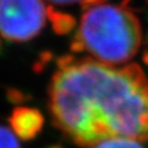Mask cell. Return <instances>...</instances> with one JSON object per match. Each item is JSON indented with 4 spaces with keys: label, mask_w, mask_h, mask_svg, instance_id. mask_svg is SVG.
<instances>
[{
    "label": "cell",
    "mask_w": 148,
    "mask_h": 148,
    "mask_svg": "<svg viewBox=\"0 0 148 148\" xmlns=\"http://www.w3.org/2000/svg\"><path fill=\"white\" fill-rule=\"evenodd\" d=\"M147 42H148V36H147Z\"/></svg>",
    "instance_id": "obj_14"
},
{
    "label": "cell",
    "mask_w": 148,
    "mask_h": 148,
    "mask_svg": "<svg viewBox=\"0 0 148 148\" xmlns=\"http://www.w3.org/2000/svg\"><path fill=\"white\" fill-rule=\"evenodd\" d=\"M6 96H7V99L11 103H14V104H21V103H23V101L27 100L26 95L22 91L18 90V89H12V88L7 89Z\"/></svg>",
    "instance_id": "obj_8"
},
{
    "label": "cell",
    "mask_w": 148,
    "mask_h": 148,
    "mask_svg": "<svg viewBox=\"0 0 148 148\" xmlns=\"http://www.w3.org/2000/svg\"><path fill=\"white\" fill-rule=\"evenodd\" d=\"M1 49H3V45H1V40H0V53H1Z\"/></svg>",
    "instance_id": "obj_13"
},
{
    "label": "cell",
    "mask_w": 148,
    "mask_h": 148,
    "mask_svg": "<svg viewBox=\"0 0 148 148\" xmlns=\"http://www.w3.org/2000/svg\"><path fill=\"white\" fill-rule=\"evenodd\" d=\"M0 148H21L12 131L3 125H0Z\"/></svg>",
    "instance_id": "obj_7"
},
{
    "label": "cell",
    "mask_w": 148,
    "mask_h": 148,
    "mask_svg": "<svg viewBox=\"0 0 148 148\" xmlns=\"http://www.w3.org/2000/svg\"><path fill=\"white\" fill-rule=\"evenodd\" d=\"M142 58H143L145 63H146V64H148V48L145 50V53H143V57H142Z\"/></svg>",
    "instance_id": "obj_11"
},
{
    "label": "cell",
    "mask_w": 148,
    "mask_h": 148,
    "mask_svg": "<svg viewBox=\"0 0 148 148\" xmlns=\"http://www.w3.org/2000/svg\"><path fill=\"white\" fill-rule=\"evenodd\" d=\"M107 0H81V7L82 10L85 12L88 10H91L93 7H97V6H100V5H104Z\"/></svg>",
    "instance_id": "obj_9"
},
{
    "label": "cell",
    "mask_w": 148,
    "mask_h": 148,
    "mask_svg": "<svg viewBox=\"0 0 148 148\" xmlns=\"http://www.w3.org/2000/svg\"><path fill=\"white\" fill-rule=\"evenodd\" d=\"M8 123L19 139L29 141L42 131L45 119L38 108L18 106L13 110Z\"/></svg>",
    "instance_id": "obj_4"
},
{
    "label": "cell",
    "mask_w": 148,
    "mask_h": 148,
    "mask_svg": "<svg viewBox=\"0 0 148 148\" xmlns=\"http://www.w3.org/2000/svg\"><path fill=\"white\" fill-rule=\"evenodd\" d=\"M48 148H63V147L60 146V145H54V146H50V147H48Z\"/></svg>",
    "instance_id": "obj_12"
},
{
    "label": "cell",
    "mask_w": 148,
    "mask_h": 148,
    "mask_svg": "<svg viewBox=\"0 0 148 148\" xmlns=\"http://www.w3.org/2000/svg\"><path fill=\"white\" fill-rule=\"evenodd\" d=\"M89 148H143L138 140L123 138V136H114L104 139Z\"/></svg>",
    "instance_id": "obj_6"
},
{
    "label": "cell",
    "mask_w": 148,
    "mask_h": 148,
    "mask_svg": "<svg viewBox=\"0 0 148 148\" xmlns=\"http://www.w3.org/2000/svg\"><path fill=\"white\" fill-rule=\"evenodd\" d=\"M128 1L85 11L71 41V51L86 50L98 62L111 66L132 60L140 49L142 29L140 20L127 6Z\"/></svg>",
    "instance_id": "obj_2"
},
{
    "label": "cell",
    "mask_w": 148,
    "mask_h": 148,
    "mask_svg": "<svg viewBox=\"0 0 148 148\" xmlns=\"http://www.w3.org/2000/svg\"><path fill=\"white\" fill-rule=\"evenodd\" d=\"M47 19L42 0H0V35L8 41L26 42L36 38Z\"/></svg>",
    "instance_id": "obj_3"
},
{
    "label": "cell",
    "mask_w": 148,
    "mask_h": 148,
    "mask_svg": "<svg viewBox=\"0 0 148 148\" xmlns=\"http://www.w3.org/2000/svg\"><path fill=\"white\" fill-rule=\"evenodd\" d=\"M53 4L56 5H70V4H75L77 1H81V0H49Z\"/></svg>",
    "instance_id": "obj_10"
},
{
    "label": "cell",
    "mask_w": 148,
    "mask_h": 148,
    "mask_svg": "<svg viewBox=\"0 0 148 148\" xmlns=\"http://www.w3.org/2000/svg\"><path fill=\"white\" fill-rule=\"evenodd\" d=\"M47 18L50 20L53 30L57 35H66L69 34L76 25V20L71 14L57 11L53 7L47 8Z\"/></svg>",
    "instance_id": "obj_5"
},
{
    "label": "cell",
    "mask_w": 148,
    "mask_h": 148,
    "mask_svg": "<svg viewBox=\"0 0 148 148\" xmlns=\"http://www.w3.org/2000/svg\"><path fill=\"white\" fill-rule=\"evenodd\" d=\"M147 1H148V0H147Z\"/></svg>",
    "instance_id": "obj_15"
},
{
    "label": "cell",
    "mask_w": 148,
    "mask_h": 148,
    "mask_svg": "<svg viewBox=\"0 0 148 148\" xmlns=\"http://www.w3.org/2000/svg\"><path fill=\"white\" fill-rule=\"evenodd\" d=\"M57 68L48 108L64 136L83 148L114 136L148 141V77L139 64L113 68L66 55Z\"/></svg>",
    "instance_id": "obj_1"
}]
</instances>
